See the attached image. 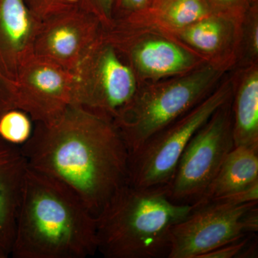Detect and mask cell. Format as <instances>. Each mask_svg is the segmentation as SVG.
<instances>
[{"label": "cell", "instance_id": "6da1fadb", "mask_svg": "<svg viewBox=\"0 0 258 258\" xmlns=\"http://www.w3.org/2000/svg\"><path fill=\"white\" fill-rule=\"evenodd\" d=\"M30 169L74 191L93 216L130 182V154L114 122L71 105L53 121L35 123L21 147Z\"/></svg>", "mask_w": 258, "mask_h": 258}, {"label": "cell", "instance_id": "7a4b0ae2", "mask_svg": "<svg viewBox=\"0 0 258 258\" xmlns=\"http://www.w3.org/2000/svg\"><path fill=\"white\" fill-rule=\"evenodd\" d=\"M96 252L97 219L81 199L28 166L10 256L85 258Z\"/></svg>", "mask_w": 258, "mask_h": 258}, {"label": "cell", "instance_id": "3957f363", "mask_svg": "<svg viewBox=\"0 0 258 258\" xmlns=\"http://www.w3.org/2000/svg\"><path fill=\"white\" fill-rule=\"evenodd\" d=\"M192 209L171 201L166 186L129 182L97 217L98 252L106 258H168L171 227Z\"/></svg>", "mask_w": 258, "mask_h": 258}, {"label": "cell", "instance_id": "277c9868", "mask_svg": "<svg viewBox=\"0 0 258 258\" xmlns=\"http://www.w3.org/2000/svg\"><path fill=\"white\" fill-rule=\"evenodd\" d=\"M73 105L116 123L133 103L137 81L132 68L118 49L101 37L74 73Z\"/></svg>", "mask_w": 258, "mask_h": 258}, {"label": "cell", "instance_id": "5b68a950", "mask_svg": "<svg viewBox=\"0 0 258 258\" xmlns=\"http://www.w3.org/2000/svg\"><path fill=\"white\" fill-rule=\"evenodd\" d=\"M230 97V86L225 85L148 139L130 156L131 184L140 187L167 186L193 136Z\"/></svg>", "mask_w": 258, "mask_h": 258}, {"label": "cell", "instance_id": "8992f818", "mask_svg": "<svg viewBox=\"0 0 258 258\" xmlns=\"http://www.w3.org/2000/svg\"><path fill=\"white\" fill-rule=\"evenodd\" d=\"M216 74L215 69L207 68L175 83L137 93L128 109L115 123L130 156L154 134L205 99Z\"/></svg>", "mask_w": 258, "mask_h": 258}, {"label": "cell", "instance_id": "52a82bcc", "mask_svg": "<svg viewBox=\"0 0 258 258\" xmlns=\"http://www.w3.org/2000/svg\"><path fill=\"white\" fill-rule=\"evenodd\" d=\"M257 202L234 205L211 201L193 209L171 227L168 258H200L203 254L258 230Z\"/></svg>", "mask_w": 258, "mask_h": 258}, {"label": "cell", "instance_id": "ba28073f", "mask_svg": "<svg viewBox=\"0 0 258 258\" xmlns=\"http://www.w3.org/2000/svg\"><path fill=\"white\" fill-rule=\"evenodd\" d=\"M230 100L193 136L166 186L169 198L178 204H192L205 190L235 147Z\"/></svg>", "mask_w": 258, "mask_h": 258}, {"label": "cell", "instance_id": "9c48e42d", "mask_svg": "<svg viewBox=\"0 0 258 258\" xmlns=\"http://www.w3.org/2000/svg\"><path fill=\"white\" fill-rule=\"evenodd\" d=\"M74 88L73 73L33 53L19 70L12 105L35 123L47 124L73 105Z\"/></svg>", "mask_w": 258, "mask_h": 258}, {"label": "cell", "instance_id": "30bf717a", "mask_svg": "<svg viewBox=\"0 0 258 258\" xmlns=\"http://www.w3.org/2000/svg\"><path fill=\"white\" fill-rule=\"evenodd\" d=\"M103 29L96 17L76 5L41 22L33 53L74 74Z\"/></svg>", "mask_w": 258, "mask_h": 258}, {"label": "cell", "instance_id": "8fae6325", "mask_svg": "<svg viewBox=\"0 0 258 258\" xmlns=\"http://www.w3.org/2000/svg\"><path fill=\"white\" fill-rule=\"evenodd\" d=\"M41 22L24 0H0V74L13 84L33 54Z\"/></svg>", "mask_w": 258, "mask_h": 258}, {"label": "cell", "instance_id": "7c38bea8", "mask_svg": "<svg viewBox=\"0 0 258 258\" xmlns=\"http://www.w3.org/2000/svg\"><path fill=\"white\" fill-rule=\"evenodd\" d=\"M28 165L21 147L0 138V254L10 257Z\"/></svg>", "mask_w": 258, "mask_h": 258}, {"label": "cell", "instance_id": "4fadbf2b", "mask_svg": "<svg viewBox=\"0 0 258 258\" xmlns=\"http://www.w3.org/2000/svg\"><path fill=\"white\" fill-rule=\"evenodd\" d=\"M258 181V147L237 146L229 153L205 192L193 205L235 192Z\"/></svg>", "mask_w": 258, "mask_h": 258}, {"label": "cell", "instance_id": "5bb4252c", "mask_svg": "<svg viewBox=\"0 0 258 258\" xmlns=\"http://www.w3.org/2000/svg\"><path fill=\"white\" fill-rule=\"evenodd\" d=\"M114 45L116 47H132L130 55L134 64L140 72L150 76L177 74L188 69L191 64V58L188 54L165 40H149L132 46Z\"/></svg>", "mask_w": 258, "mask_h": 258}, {"label": "cell", "instance_id": "9a60e30c", "mask_svg": "<svg viewBox=\"0 0 258 258\" xmlns=\"http://www.w3.org/2000/svg\"><path fill=\"white\" fill-rule=\"evenodd\" d=\"M233 120L235 147H258V74L252 73L236 96Z\"/></svg>", "mask_w": 258, "mask_h": 258}, {"label": "cell", "instance_id": "2e32d148", "mask_svg": "<svg viewBox=\"0 0 258 258\" xmlns=\"http://www.w3.org/2000/svg\"><path fill=\"white\" fill-rule=\"evenodd\" d=\"M155 10L174 26H190L207 18L210 7L205 0H155Z\"/></svg>", "mask_w": 258, "mask_h": 258}, {"label": "cell", "instance_id": "e0dca14e", "mask_svg": "<svg viewBox=\"0 0 258 258\" xmlns=\"http://www.w3.org/2000/svg\"><path fill=\"white\" fill-rule=\"evenodd\" d=\"M35 122L23 110L13 108L0 113V138L13 145L23 147L31 138Z\"/></svg>", "mask_w": 258, "mask_h": 258}, {"label": "cell", "instance_id": "ac0fdd59", "mask_svg": "<svg viewBox=\"0 0 258 258\" xmlns=\"http://www.w3.org/2000/svg\"><path fill=\"white\" fill-rule=\"evenodd\" d=\"M184 38L193 46L212 52L216 50L221 42L222 27L215 19H205L190 25L184 32Z\"/></svg>", "mask_w": 258, "mask_h": 258}, {"label": "cell", "instance_id": "d6986e66", "mask_svg": "<svg viewBox=\"0 0 258 258\" xmlns=\"http://www.w3.org/2000/svg\"><path fill=\"white\" fill-rule=\"evenodd\" d=\"M39 20L46 19L77 5L76 0H24Z\"/></svg>", "mask_w": 258, "mask_h": 258}, {"label": "cell", "instance_id": "ffe728a7", "mask_svg": "<svg viewBox=\"0 0 258 258\" xmlns=\"http://www.w3.org/2000/svg\"><path fill=\"white\" fill-rule=\"evenodd\" d=\"M80 8L96 17L103 28L112 26L113 0H76Z\"/></svg>", "mask_w": 258, "mask_h": 258}, {"label": "cell", "instance_id": "44dd1931", "mask_svg": "<svg viewBox=\"0 0 258 258\" xmlns=\"http://www.w3.org/2000/svg\"><path fill=\"white\" fill-rule=\"evenodd\" d=\"M211 201L240 205L258 201V181L235 192L212 200ZM209 201V202H211Z\"/></svg>", "mask_w": 258, "mask_h": 258}, {"label": "cell", "instance_id": "7402d4cb", "mask_svg": "<svg viewBox=\"0 0 258 258\" xmlns=\"http://www.w3.org/2000/svg\"><path fill=\"white\" fill-rule=\"evenodd\" d=\"M152 0H113V15L116 13L132 16L147 8Z\"/></svg>", "mask_w": 258, "mask_h": 258}, {"label": "cell", "instance_id": "603a6c76", "mask_svg": "<svg viewBox=\"0 0 258 258\" xmlns=\"http://www.w3.org/2000/svg\"><path fill=\"white\" fill-rule=\"evenodd\" d=\"M13 90V83L0 74V110L3 112L13 108L12 105Z\"/></svg>", "mask_w": 258, "mask_h": 258}, {"label": "cell", "instance_id": "cb8c5ba5", "mask_svg": "<svg viewBox=\"0 0 258 258\" xmlns=\"http://www.w3.org/2000/svg\"><path fill=\"white\" fill-rule=\"evenodd\" d=\"M210 5L211 4L218 5L219 7L224 8H240V5L244 4L247 0H205Z\"/></svg>", "mask_w": 258, "mask_h": 258}, {"label": "cell", "instance_id": "d4e9b609", "mask_svg": "<svg viewBox=\"0 0 258 258\" xmlns=\"http://www.w3.org/2000/svg\"><path fill=\"white\" fill-rule=\"evenodd\" d=\"M252 45H253L254 50L257 52L258 50V28L254 29L253 34H252Z\"/></svg>", "mask_w": 258, "mask_h": 258}, {"label": "cell", "instance_id": "484cf974", "mask_svg": "<svg viewBox=\"0 0 258 258\" xmlns=\"http://www.w3.org/2000/svg\"><path fill=\"white\" fill-rule=\"evenodd\" d=\"M0 258H3V256H2L1 254H0Z\"/></svg>", "mask_w": 258, "mask_h": 258}, {"label": "cell", "instance_id": "4316f807", "mask_svg": "<svg viewBox=\"0 0 258 258\" xmlns=\"http://www.w3.org/2000/svg\"><path fill=\"white\" fill-rule=\"evenodd\" d=\"M2 112H3V111H2L1 110H0V113H1Z\"/></svg>", "mask_w": 258, "mask_h": 258}]
</instances>
